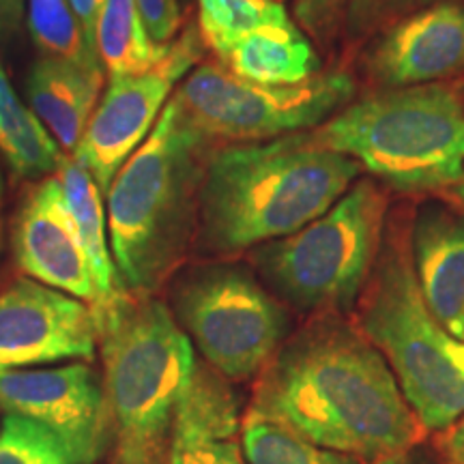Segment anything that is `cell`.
<instances>
[{
	"mask_svg": "<svg viewBox=\"0 0 464 464\" xmlns=\"http://www.w3.org/2000/svg\"><path fill=\"white\" fill-rule=\"evenodd\" d=\"M15 254L20 269L33 280L97 305L95 277L58 177L39 183L22 207Z\"/></svg>",
	"mask_w": 464,
	"mask_h": 464,
	"instance_id": "cell-14",
	"label": "cell"
},
{
	"mask_svg": "<svg viewBox=\"0 0 464 464\" xmlns=\"http://www.w3.org/2000/svg\"><path fill=\"white\" fill-rule=\"evenodd\" d=\"M312 133L409 194L451 188L464 170V100L440 82L372 92Z\"/></svg>",
	"mask_w": 464,
	"mask_h": 464,
	"instance_id": "cell-6",
	"label": "cell"
},
{
	"mask_svg": "<svg viewBox=\"0 0 464 464\" xmlns=\"http://www.w3.org/2000/svg\"><path fill=\"white\" fill-rule=\"evenodd\" d=\"M346 0H297L295 15L321 44H329L344 24Z\"/></svg>",
	"mask_w": 464,
	"mask_h": 464,
	"instance_id": "cell-27",
	"label": "cell"
},
{
	"mask_svg": "<svg viewBox=\"0 0 464 464\" xmlns=\"http://www.w3.org/2000/svg\"><path fill=\"white\" fill-rule=\"evenodd\" d=\"M69 3H72L75 15H78L80 22H82L89 42L95 45L97 20H100V14H102L103 3H106V0H69Z\"/></svg>",
	"mask_w": 464,
	"mask_h": 464,
	"instance_id": "cell-29",
	"label": "cell"
},
{
	"mask_svg": "<svg viewBox=\"0 0 464 464\" xmlns=\"http://www.w3.org/2000/svg\"><path fill=\"white\" fill-rule=\"evenodd\" d=\"M103 89V67L86 69L42 58L28 78L33 112L54 133L65 153H75Z\"/></svg>",
	"mask_w": 464,
	"mask_h": 464,
	"instance_id": "cell-17",
	"label": "cell"
},
{
	"mask_svg": "<svg viewBox=\"0 0 464 464\" xmlns=\"http://www.w3.org/2000/svg\"><path fill=\"white\" fill-rule=\"evenodd\" d=\"M95 48L110 80L138 75L158 65L168 45L155 44L136 0H106L97 20Z\"/></svg>",
	"mask_w": 464,
	"mask_h": 464,
	"instance_id": "cell-20",
	"label": "cell"
},
{
	"mask_svg": "<svg viewBox=\"0 0 464 464\" xmlns=\"http://www.w3.org/2000/svg\"><path fill=\"white\" fill-rule=\"evenodd\" d=\"M174 312L207 365L228 381L263 372L290 329L280 301L241 266L191 271L174 293Z\"/></svg>",
	"mask_w": 464,
	"mask_h": 464,
	"instance_id": "cell-9",
	"label": "cell"
},
{
	"mask_svg": "<svg viewBox=\"0 0 464 464\" xmlns=\"http://www.w3.org/2000/svg\"><path fill=\"white\" fill-rule=\"evenodd\" d=\"M359 332L379 348L423 430H448L464 415V342L421 297L411 243L387 226L359 299Z\"/></svg>",
	"mask_w": 464,
	"mask_h": 464,
	"instance_id": "cell-5",
	"label": "cell"
},
{
	"mask_svg": "<svg viewBox=\"0 0 464 464\" xmlns=\"http://www.w3.org/2000/svg\"><path fill=\"white\" fill-rule=\"evenodd\" d=\"M284 20L277 0H200V37L219 58L247 33Z\"/></svg>",
	"mask_w": 464,
	"mask_h": 464,
	"instance_id": "cell-24",
	"label": "cell"
},
{
	"mask_svg": "<svg viewBox=\"0 0 464 464\" xmlns=\"http://www.w3.org/2000/svg\"><path fill=\"white\" fill-rule=\"evenodd\" d=\"M353 92L351 75L342 72L318 73L299 84H260L222 63H200L174 100L205 140L252 144L314 130L340 112Z\"/></svg>",
	"mask_w": 464,
	"mask_h": 464,
	"instance_id": "cell-8",
	"label": "cell"
},
{
	"mask_svg": "<svg viewBox=\"0 0 464 464\" xmlns=\"http://www.w3.org/2000/svg\"><path fill=\"white\" fill-rule=\"evenodd\" d=\"M205 142L172 97L110 185V249L127 293L150 295L183 258L198 218Z\"/></svg>",
	"mask_w": 464,
	"mask_h": 464,
	"instance_id": "cell-3",
	"label": "cell"
},
{
	"mask_svg": "<svg viewBox=\"0 0 464 464\" xmlns=\"http://www.w3.org/2000/svg\"><path fill=\"white\" fill-rule=\"evenodd\" d=\"M56 177L63 185V194H65L73 222L78 226L80 241L86 249L92 277H95L97 305L92 307V312H97L106 307L123 290L119 286L112 249H110L108 219L106 207L102 202V189L92 179L89 168L73 153L63 155Z\"/></svg>",
	"mask_w": 464,
	"mask_h": 464,
	"instance_id": "cell-19",
	"label": "cell"
},
{
	"mask_svg": "<svg viewBox=\"0 0 464 464\" xmlns=\"http://www.w3.org/2000/svg\"><path fill=\"white\" fill-rule=\"evenodd\" d=\"M136 3L149 37L160 45L172 44L174 34L181 26V11L177 0H136Z\"/></svg>",
	"mask_w": 464,
	"mask_h": 464,
	"instance_id": "cell-28",
	"label": "cell"
},
{
	"mask_svg": "<svg viewBox=\"0 0 464 464\" xmlns=\"http://www.w3.org/2000/svg\"><path fill=\"white\" fill-rule=\"evenodd\" d=\"M119 464H168L174 417L196 368L194 344L150 295L121 290L95 312Z\"/></svg>",
	"mask_w": 464,
	"mask_h": 464,
	"instance_id": "cell-4",
	"label": "cell"
},
{
	"mask_svg": "<svg viewBox=\"0 0 464 464\" xmlns=\"http://www.w3.org/2000/svg\"><path fill=\"white\" fill-rule=\"evenodd\" d=\"M443 451L451 464H464V415L450 426V432L443 439Z\"/></svg>",
	"mask_w": 464,
	"mask_h": 464,
	"instance_id": "cell-30",
	"label": "cell"
},
{
	"mask_svg": "<svg viewBox=\"0 0 464 464\" xmlns=\"http://www.w3.org/2000/svg\"><path fill=\"white\" fill-rule=\"evenodd\" d=\"M372 464H434V462L430 460V456H428L426 451L411 448L406 451H400V454L381 458V460H376Z\"/></svg>",
	"mask_w": 464,
	"mask_h": 464,
	"instance_id": "cell-32",
	"label": "cell"
},
{
	"mask_svg": "<svg viewBox=\"0 0 464 464\" xmlns=\"http://www.w3.org/2000/svg\"><path fill=\"white\" fill-rule=\"evenodd\" d=\"M0 149L7 155L11 168L22 177L54 172L63 160L58 142L50 138L39 116L20 102L3 67H0Z\"/></svg>",
	"mask_w": 464,
	"mask_h": 464,
	"instance_id": "cell-21",
	"label": "cell"
},
{
	"mask_svg": "<svg viewBox=\"0 0 464 464\" xmlns=\"http://www.w3.org/2000/svg\"><path fill=\"white\" fill-rule=\"evenodd\" d=\"M202 50L205 42L200 33L189 26L181 37L174 39L158 65L138 75L110 80L106 95L92 112L73 153L89 168L102 194H108L125 161L153 131L166 103L170 102L174 86L191 67L198 65Z\"/></svg>",
	"mask_w": 464,
	"mask_h": 464,
	"instance_id": "cell-10",
	"label": "cell"
},
{
	"mask_svg": "<svg viewBox=\"0 0 464 464\" xmlns=\"http://www.w3.org/2000/svg\"><path fill=\"white\" fill-rule=\"evenodd\" d=\"M387 194L355 181L335 205L293 235L260 243L254 265L286 304L340 314L359 301L385 237Z\"/></svg>",
	"mask_w": 464,
	"mask_h": 464,
	"instance_id": "cell-7",
	"label": "cell"
},
{
	"mask_svg": "<svg viewBox=\"0 0 464 464\" xmlns=\"http://www.w3.org/2000/svg\"><path fill=\"white\" fill-rule=\"evenodd\" d=\"M24 15V0H0V37L15 31Z\"/></svg>",
	"mask_w": 464,
	"mask_h": 464,
	"instance_id": "cell-31",
	"label": "cell"
},
{
	"mask_svg": "<svg viewBox=\"0 0 464 464\" xmlns=\"http://www.w3.org/2000/svg\"><path fill=\"white\" fill-rule=\"evenodd\" d=\"M450 191L456 196L458 200L464 202V170H462V174H460V179H458V181H456L454 185H451Z\"/></svg>",
	"mask_w": 464,
	"mask_h": 464,
	"instance_id": "cell-33",
	"label": "cell"
},
{
	"mask_svg": "<svg viewBox=\"0 0 464 464\" xmlns=\"http://www.w3.org/2000/svg\"><path fill=\"white\" fill-rule=\"evenodd\" d=\"M26 15L33 42L44 58L86 69L102 67L97 48L86 37L69 0H28Z\"/></svg>",
	"mask_w": 464,
	"mask_h": 464,
	"instance_id": "cell-23",
	"label": "cell"
},
{
	"mask_svg": "<svg viewBox=\"0 0 464 464\" xmlns=\"http://www.w3.org/2000/svg\"><path fill=\"white\" fill-rule=\"evenodd\" d=\"M0 409L56 434L72 464L100 462L114 443L103 379L86 363L0 374Z\"/></svg>",
	"mask_w": 464,
	"mask_h": 464,
	"instance_id": "cell-11",
	"label": "cell"
},
{
	"mask_svg": "<svg viewBox=\"0 0 464 464\" xmlns=\"http://www.w3.org/2000/svg\"><path fill=\"white\" fill-rule=\"evenodd\" d=\"M409 243L423 301L464 342V213L426 202L411 224Z\"/></svg>",
	"mask_w": 464,
	"mask_h": 464,
	"instance_id": "cell-16",
	"label": "cell"
},
{
	"mask_svg": "<svg viewBox=\"0 0 464 464\" xmlns=\"http://www.w3.org/2000/svg\"><path fill=\"white\" fill-rule=\"evenodd\" d=\"M359 172V161L324 147L312 130L219 149L202 174L200 243L235 254L293 235L327 213Z\"/></svg>",
	"mask_w": 464,
	"mask_h": 464,
	"instance_id": "cell-2",
	"label": "cell"
},
{
	"mask_svg": "<svg viewBox=\"0 0 464 464\" xmlns=\"http://www.w3.org/2000/svg\"><path fill=\"white\" fill-rule=\"evenodd\" d=\"M97 318L89 304L37 280L0 293V374L63 359L95 357Z\"/></svg>",
	"mask_w": 464,
	"mask_h": 464,
	"instance_id": "cell-12",
	"label": "cell"
},
{
	"mask_svg": "<svg viewBox=\"0 0 464 464\" xmlns=\"http://www.w3.org/2000/svg\"><path fill=\"white\" fill-rule=\"evenodd\" d=\"M439 0H346L344 24L353 39H362L376 28L393 24L398 15L413 14Z\"/></svg>",
	"mask_w": 464,
	"mask_h": 464,
	"instance_id": "cell-26",
	"label": "cell"
},
{
	"mask_svg": "<svg viewBox=\"0 0 464 464\" xmlns=\"http://www.w3.org/2000/svg\"><path fill=\"white\" fill-rule=\"evenodd\" d=\"M0 464H72L56 434L26 417L7 415L0 428Z\"/></svg>",
	"mask_w": 464,
	"mask_h": 464,
	"instance_id": "cell-25",
	"label": "cell"
},
{
	"mask_svg": "<svg viewBox=\"0 0 464 464\" xmlns=\"http://www.w3.org/2000/svg\"><path fill=\"white\" fill-rule=\"evenodd\" d=\"M462 100H464V92H462Z\"/></svg>",
	"mask_w": 464,
	"mask_h": 464,
	"instance_id": "cell-34",
	"label": "cell"
},
{
	"mask_svg": "<svg viewBox=\"0 0 464 464\" xmlns=\"http://www.w3.org/2000/svg\"><path fill=\"white\" fill-rule=\"evenodd\" d=\"M365 72L382 89L464 73V5L439 0L393 22L365 54Z\"/></svg>",
	"mask_w": 464,
	"mask_h": 464,
	"instance_id": "cell-13",
	"label": "cell"
},
{
	"mask_svg": "<svg viewBox=\"0 0 464 464\" xmlns=\"http://www.w3.org/2000/svg\"><path fill=\"white\" fill-rule=\"evenodd\" d=\"M252 409L365 462L411 450L423 430L379 348L340 314H321L276 353Z\"/></svg>",
	"mask_w": 464,
	"mask_h": 464,
	"instance_id": "cell-1",
	"label": "cell"
},
{
	"mask_svg": "<svg viewBox=\"0 0 464 464\" xmlns=\"http://www.w3.org/2000/svg\"><path fill=\"white\" fill-rule=\"evenodd\" d=\"M241 450L247 464H365L355 454L316 445L252 406L241 421Z\"/></svg>",
	"mask_w": 464,
	"mask_h": 464,
	"instance_id": "cell-22",
	"label": "cell"
},
{
	"mask_svg": "<svg viewBox=\"0 0 464 464\" xmlns=\"http://www.w3.org/2000/svg\"><path fill=\"white\" fill-rule=\"evenodd\" d=\"M219 63L260 84H299L321 73V58L290 17L247 33Z\"/></svg>",
	"mask_w": 464,
	"mask_h": 464,
	"instance_id": "cell-18",
	"label": "cell"
},
{
	"mask_svg": "<svg viewBox=\"0 0 464 464\" xmlns=\"http://www.w3.org/2000/svg\"><path fill=\"white\" fill-rule=\"evenodd\" d=\"M168 464H241L239 400L211 365L196 362L174 417Z\"/></svg>",
	"mask_w": 464,
	"mask_h": 464,
	"instance_id": "cell-15",
	"label": "cell"
}]
</instances>
